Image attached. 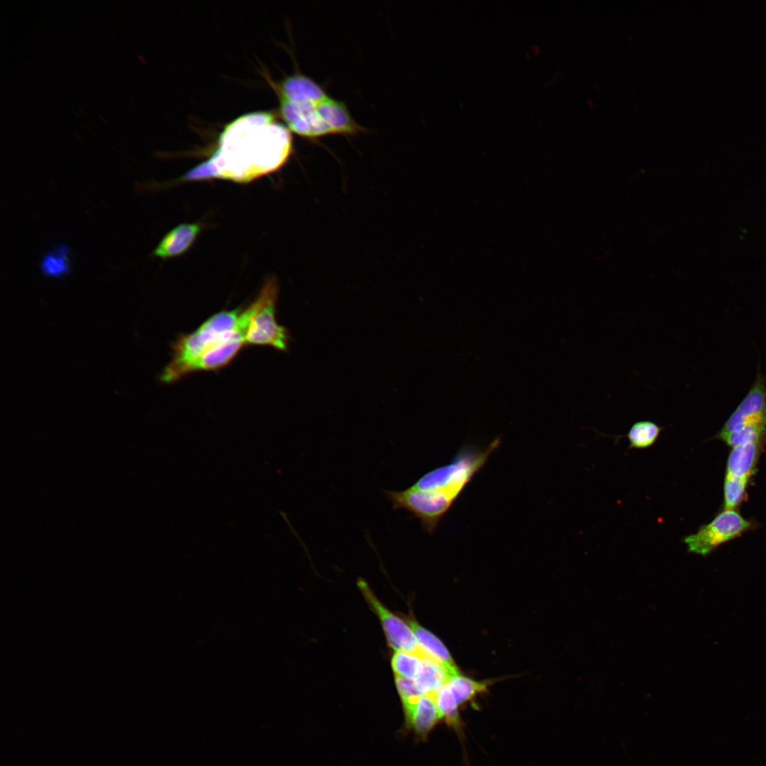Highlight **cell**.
I'll list each match as a JSON object with an SVG mask.
<instances>
[{"mask_svg": "<svg viewBox=\"0 0 766 766\" xmlns=\"http://www.w3.org/2000/svg\"><path fill=\"white\" fill-rule=\"evenodd\" d=\"M292 149L289 128L277 123L272 114H246L226 126L213 155L187 172L182 180L250 182L280 168Z\"/></svg>", "mask_w": 766, "mask_h": 766, "instance_id": "1", "label": "cell"}, {"mask_svg": "<svg viewBox=\"0 0 766 766\" xmlns=\"http://www.w3.org/2000/svg\"><path fill=\"white\" fill-rule=\"evenodd\" d=\"M278 292L277 280L271 277L255 299V311L245 337L246 346H270L281 352L288 350L289 333L276 320Z\"/></svg>", "mask_w": 766, "mask_h": 766, "instance_id": "6", "label": "cell"}, {"mask_svg": "<svg viewBox=\"0 0 766 766\" xmlns=\"http://www.w3.org/2000/svg\"><path fill=\"white\" fill-rule=\"evenodd\" d=\"M423 666L415 683L423 694H433L453 676L440 664L428 657H421Z\"/></svg>", "mask_w": 766, "mask_h": 766, "instance_id": "13", "label": "cell"}, {"mask_svg": "<svg viewBox=\"0 0 766 766\" xmlns=\"http://www.w3.org/2000/svg\"><path fill=\"white\" fill-rule=\"evenodd\" d=\"M406 622L412 629L422 652V657H428L442 665L453 677L459 671L444 644L432 633L420 626L413 618Z\"/></svg>", "mask_w": 766, "mask_h": 766, "instance_id": "12", "label": "cell"}, {"mask_svg": "<svg viewBox=\"0 0 766 766\" xmlns=\"http://www.w3.org/2000/svg\"><path fill=\"white\" fill-rule=\"evenodd\" d=\"M763 445L759 442H748L732 447L725 476L750 481L755 474Z\"/></svg>", "mask_w": 766, "mask_h": 766, "instance_id": "11", "label": "cell"}, {"mask_svg": "<svg viewBox=\"0 0 766 766\" xmlns=\"http://www.w3.org/2000/svg\"><path fill=\"white\" fill-rule=\"evenodd\" d=\"M395 683L403 706L414 701L423 694L414 680L395 676Z\"/></svg>", "mask_w": 766, "mask_h": 766, "instance_id": "20", "label": "cell"}, {"mask_svg": "<svg viewBox=\"0 0 766 766\" xmlns=\"http://www.w3.org/2000/svg\"><path fill=\"white\" fill-rule=\"evenodd\" d=\"M663 428L652 421H639L631 426L623 437L628 440L629 448L645 449L656 442Z\"/></svg>", "mask_w": 766, "mask_h": 766, "instance_id": "15", "label": "cell"}, {"mask_svg": "<svg viewBox=\"0 0 766 766\" xmlns=\"http://www.w3.org/2000/svg\"><path fill=\"white\" fill-rule=\"evenodd\" d=\"M753 526V523L736 510L723 509L696 533L684 538L683 542L689 552L706 556L719 545L740 536Z\"/></svg>", "mask_w": 766, "mask_h": 766, "instance_id": "7", "label": "cell"}, {"mask_svg": "<svg viewBox=\"0 0 766 766\" xmlns=\"http://www.w3.org/2000/svg\"><path fill=\"white\" fill-rule=\"evenodd\" d=\"M433 696L441 718L444 719L448 726L453 728L460 736L462 733V726L458 710L459 704L448 685L440 687Z\"/></svg>", "mask_w": 766, "mask_h": 766, "instance_id": "14", "label": "cell"}, {"mask_svg": "<svg viewBox=\"0 0 766 766\" xmlns=\"http://www.w3.org/2000/svg\"><path fill=\"white\" fill-rule=\"evenodd\" d=\"M201 229V225L197 223L177 225L160 241L153 250V255L167 259L183 254L193 245Z\"/></svg>", "mask_w": 766, "mask_h": 766, "instance_id": "10", "label": "cell"}, {"mask_svg": "<svg viewBox=\"0 0 766 766\" xmlns=\"http://www.w3.org/2000/svg\"><path fill=\"white\" fill-rule=\"evenodd\" d=\"M280 114L289 130L310 139L364 131L345 103L329 96L312 79L296 74L279 87Z\"/></svg>", "mask_w": 766, "mask_h": 766, "instance_id": "3", "label": "cell"}, {"mask_svg": "<svg viewBox=\"0 0 766 766\" xmlns=\"http://www.w3.org/2000/svg\"><path fill=\"white\" fill-rule=\"evenodd\" d=\"M406 722L421 738H425L441 719L433 694H422L403 706Z\"/></svg>", "mask_w": 766, "mask_h": 766, "instance_id": "9", "label": "cell"}, {"mask_svg": "<svg viewBox=\"0 0 766 766\" xmlns=\"http://www.w3.org/2000/svg\"><path fill=\"white\" fill-rule=\"evenodd\" d=\"M391 665L395 676L415 680L422 668L423 660L414 653L395 651Z\"/></svg>", "mask_w": 766, "mask_h": 766, "instance_id": "18", "label": "cell"}, {"mask_svg": "<svg viewBox=\"0 0 766 766\" xmlns=\"http://www.w3.org/2000/svg\"><path fill=\"white\" fill-rule=\"evenodd\" d=\"M734 447L748 442H766V377L757 370L744 399L716 435Z\"/></svg>", "mask_w": 766, "mask_h": 766, "instance_id": "5", "label": "cell"}, {"mask_svg": "<svg viewBox=\"0 0 766 766\" xmlns=\"http://www.w3.org/2000/svg\"><path fill=\"white\" fill-rule=\"evenodd\" d=\"M500 443L497 438L484 448L463 445L450 462L430 470L409 487L399 490L394 497L396 508L412 514L420 521L425 532L433 534L442 518Z\"/></svg>", "mask_w": 766, "mask_h": 766, "instance_id": "2", "label": "cell"}, {"mask_svg": "<svg viewBox=\"0 0 766 766\" xmlns=\"http://www.w3.org/2000/svg\"><path fill=\"white\" fill-rule=\"evenodd\" d=\"M357 587L365 601L379 618L389 646L394 651L418 655L420 648L408 623L390 611L377 599L364 579H358Z\"/></svg>", "mask_w": 766, "mask_h": 766, "instance_id": "8", "label": "cell"}, {"mask_svg": "<svg viewBox=\"0 0 766 766\" xmlns=\"http://www.w3.org/2000/svg\"><path fill=\"white\" fill-rule=\"evenodd\" d=\"M243 307L214 313L194 331L179 335L172 344V358L160 380L172 383L189 374L192 365L202 355L238 336H245L247 323Z\"/></svg>", "mask_w": 766, "mask_h": 766, "instance_id": "4", "label": "cell"}, {"mask_svg": "<svg viewBox=\"0 0 766 766\" xmlns=\"http://www.w3.org/2000/svg\"><path fill=\"white\" fill-rule=\"evenodd\" d=\"M459 705L473 699L477 694L484 692L488 686L487 682H478L460 674L451 677L446 684Z\"/></svg>", "mask_w": 766, "mask_h": 766, "instance_id": "17", "label": "cell"}, {"mask_svg": "<svg viewBox=\"0 0 766 766\" xmlns=\"http://www.w3.org/2000/svg\"><path fill=\"white\" fill-rule=\"evenodd\" d=\"M69 250L65 245L52 249L43 257L40 268L43 274L50 277H62L70 272Z\"/></svg>", "mask_w": 766, "mask_h": 766, "instance_id": "16", "label": "cell"}, {"mask_svg": "<svg viewBox=\"0 0 766 766\" xmlns=\"http://www.w3.org/2000/svg\"><path fill=\"white\" fill-rule=\"evenodd\" d=\"M749 481L725 476L723 483V509L736 510L746 494Z\"/></svg>", "mask_w": 766, "mask_h": 766, "instance_id": "19", "label": "cell"}]
</instances>
